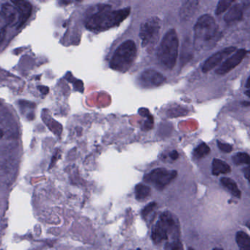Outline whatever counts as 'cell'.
Returning a JSON list of instances; mask_svg holds the SVG:
<instances>
[{
	"mask_svg": "<svg viewBox=\"0 0 250 250\" xmlns=\"http://www.w3.org/2000/svg\"><path fill=\"white\" fill-rule=\"evenodd\" d=\"M131 8L112 10L110 6L104 5L99 11L89 16L85 20V27L93 33H100L120 25L126 20Z\"/></svg>",
	"mask_w": 250,
	"mask_h": 250,
	"instance_id": "1",
	"label": "cell"
},
{
	"mask_svg": "<svg viewBox=\"0 0 250 250\" xmlns=\"http://www.w3.org/2000/svg\"><path fill=\"white\" fill-rule=\"evenodd\" d=\"M219 27L210 14H204L197 20L194 27V46L199 52L213 49L221 39Z\"/></svg>",
	"mask_w": 250,
	"mask_h": 250,
	"instance_id": "2",
	"label": "cell"
},
{
	"mask_svg": "<svg viewBox=\"0 0 250 250\" xmlns=\"http://www.w3.org/2000/svg\"><path fill=\"white\" fill-rule=\"evenodd\" d=\"M179 41L175 29H171L164 36L158 47V61L162 66L171 70L175 67L178 56Z\"/></svg>",
	"mask_w": 250,
	"mask_h": 250,
	"instance_id": "3",
	"label": "cell"
},
{
	"mask_svg": "<svg viewBox=\"0 0 250 250\" xmlns=\"http://www.w3.org/2000/svg\"><path fill=\"white\" fill-rule=\"evenodd\" d=\"M135 42L125 41L116 49L110 61V68L118 72H126L132 66L137 58Z\"/></svg>",
	"mask_w": 250,
	"mask_h": 250,
	"instance_id": "4",
	"label": "cell"
},
{
	"mask_svg": "<svg viewBox=\"0 0 250 250\" xmlns=\"http://www.w3.org/2000/svg\"><path fill=\"white\" fill-rule=\"evenodd\" d=\"M179 234V227L175 216L169 212H165L161 216L152 229L151 237L156 244L167 240L172 235V241L177 239Z\"/></svg>",
	"mask_w": 250,
	"mask_h": 250,
	"instance_id": "5",
	"label": "cell"
},
{
	"mask_svg": "<svg viewBox=\"0 0 250 250\" xmlns=\"http://www.w3.org/2000/svg\"><path fill=\"white\" fill-rule=\"evenodd\" d=\"M161 27L160 19L156 17H150L142 23L139 36L141 39L143 47L153 46L157 42Z\"/></svg>",
	"mask_w": 250,
	"mask_h": 250,
	"instance_id": "6",
	"label": "cell"
},
{
	"mask_svg": "<svg viewBox=\"0 0 250 250\" xmlns=\"http://www.w3.org/2000/svg\"><path fill=\"white\" fill-rule=\"evenodd\" d=\"M176 176V171L158 168L146 175L144 177V181L159 189H163L171 181H173Z\"/></svg>",
	"mask_w": 250,
	"mask_h": 250,
	"instance_id": "7",
	"label": "cell"
},
{
	"mask_svg": "<svg viewBox=\"0 0 250 250\" xmlns=\"http://www.w3.org/2000/svg\"><path fill=\"white\" fill-rule=\"evenodd\" d=\"M236 51V47L235 46H229V47L225 48L222 50L219 51L216 53L213 54V55L208 58L206 62L203 64L202 67V71L205 74L210 72V71L219 66L221 62L225 59H227L229 55Z\"/></svg>",
	"mask_w": 250,
	"mask_h": 250,
	"instance_id": "8",
	"label": "cell"
},
{
	"mask_svg": "<svg viewBox=\"0 0 250 250\" xmlns=\"http://www.w3.org/2000/svg\"><path fill=\"white\" fill-rule=\"evenodd\" d=\"M165 80L166 78L163 74L153 69L146 70L139 77L140 84L147 88L159 87L165 83Z\"/></svg>",
	"mask_w": 250,
	"mask_h": 250,
	"instance_id": "9",
	"label": "cell"
},
{
	"mask_svg": "<svg viewBox=\"0 0 250 250\" xmlns=\"http://www.w3.org/2000/svg\"><path fill=\"white\" fill-rule=\"evenodd\" d=\"M247 53H248V51L246 49H238L235 53L226 59V61L216 70V74L219 75H225V74H228L229 71L236 68L242 62Z\"/></svg>",
	"mask_w": 250,
	"mask_h": 250,
	"instance_id": "10",
	"label": "cell"
},
{
	"mask_svg": "<svg viewBox=\"0 0 250 250\" xmlns=\"http://www.w3.org/2000/svg\"><path fill=\"white\" fill-rule=\"evenodd\" d=\"M12 3L14 4V6L17 8L19 15H20L18 28H20L27 22V20L31 16L33 6H32V4L30 2L24 1V0L14 1Z\"/></svg>",
	"mask_w": 250,
	"mask_h": 250,
	"instance_id": "11",
	"label": "cell"
},
{
	"mask_svg": "<svg viewBox=\"0 0 250 250\" xmlns=\"http://www.w3.org/2000/svg\"><path fill=\"white\" fill-rule=\"evenodd\" d=\"M0 12L2 14L3 18L5 19L8 26L14 27V26L18 25L19 21H20V15H19L17 8L12 4L8 3V2L3 4Z\"/></svg>",
	"mask_w": 250,
	"mask_h": 250,
	"instance_id": "12",
	"label": "cell"
},
{
	"mask_svg": "<svg viewBox=\"0 0 250 250\" xmlns=\"http://www.w3.org/2000/svg\"><path fill=\"white\" fill-rule=\"evenodd\" d=\"M199 2L197 1H186L181 5L180 10V17L181 21H188L192 18L194 14H195L196 10L198 7Z\"/></svg>",
	"mask_w": 250,
	"mask_h": 250,
	"instance_id": "13",
	"label": "cell"
},
{
	"mask_svg": "<svg viewBox=\"0 0 250 250\" xmlns=\"http://www.w3.org/2000/svg\"><path fill=\"white\" fill-rule=\"evenodd\" d=\"M243 19V11L241 5H233L228 10L227 14L224 17V20L225 22L228 24L231 23L237 22V21H241Z\"/></svg>",
	"mask_w": 250,
	"mask_h": 250,
	"instance_id": "14",
	"label": "cell"
},
{
	"mask_svg": "<svg viewBox=\"0 0 250 250\" xmlns=\"http://www.w3.org/2000/svg\"><path fill=\"white\" fill-rule=\"evenodd\" d=\"M230 171V167L226 162L220 160V159H213V162H212V173L213 175L228 174Z\"/></svg>",
	"mask_w": 250,
	"mask_h": 250,
	"instance_id": "15",
	"label": "cell"
},
{
	"mask_svg": "<svg viewBox=\"0 0 250 250\" xmlns=\"http://www.w3.org/2000/svg\"><path fill=\"white\" fill-rule=\"evenodd\" d=\"M221 183L225 188H226L232 195L235 197H241V191L238 189L236 184L233 180L229 178H222L221 179Z\"/></svg>",
	"mask_w": 250,
	"mask_h": 250,
	"instance_id": "16",
	"label": "cell"
},
{
	"mask_svg": "<svg viewBox=\"0 0 250 250\" xmlns=\"http://www.w3.org/2000/svg\"><path fill=\"white\" fill-rule=\"evenodd\" d=\"M236 242L240 250H250V238L243 231L237 232Z\"/></svg>",
	"mask_w": 250,
	"mask_h": 250,
	"instance_id": "17",
	"label": "cell"
},
{
	"mask_svg": "<svg viewBox=\"0 0 250 250\" xmlns=\"http://www.w3.org/2000/svg\"><path fill=\"white\" fill-rule=\"evenodd\" d=\"M150 188L148 186L143 184H137L135 187V194L137 200H144L150 194Z\"/></svg>",
	"mask_w": 250,
	"mask_h": 250,
	"instance_id": "18",
	"label": "cell"
},
{
	"mask_svg": "<svg viewBox=\"0 0 250 250\" xmlns=\"http://www.w3.org/2000/svg\"><path fill=\"white\" fill-rule=\"evenodd\" d=\"M210 152V147L208 146L207 144L203 143L196 147L195 150H194V156L197 159H202L208 155Z\"/></svg>",
	"mask_w": 250,
	"mask_h": 250,
	"instance_id": "19",
	"label": "cell"
},
{
	"mask_svg": "<svg viewBox=\"0 0 250 250\" xmlns=\"http://www.w3.org/2000/svg\"><path fill=\"white\" fill-rule=\"evenodd\" d=\"M234 164L236 165H248L250 162V156L246 153H238L232 158Z\"/></svg>",
	"mask_w": 250,
	"mask_h": 250,
	"instance_id": "20",
	"label": "cell"
},
{
	"mask_svg": "<svg viewBox=\"0 0 250 250\" xmlns=\"http://www.w3.org/2000/svg\"><path fill=\"white\" fill-rule=\"evenodd\" d=\"M232 2H233V1H228V0H222V1H219L216 8V15H221V14L225 13L227 10L229 9Z\"/></svg>",
	"mask_w": 250,
	"mask_h": 250,
	"instance_id": "21",
	"label": "cell"
},
{
	"mask_svg": "<svg viewBox=\"0 0 250 250\" xmlns=\"http://www.w3.org/2000/svg\"><path fill=\"white\" fill-rule=\"evenodd\" d=\"M7 27L8 24L5 21V19L2 17V14L0 12V44L5 40L6 36Z\"/></svg>",
	"mask_w": 250,
	"mask_h": 250,
	"instance_id": "22",
	"label": "cell"
},
{
	"mask_svg": "<svg viewBox=\"0 0 250 250\" xmlns=\"http://www.w3.org/2000/svg\"><path fill=\"white\" fill-rule=\"evenodd\" d=\"M167 250H183L182 245L178 240H175L167 244Z\"/></svg>",
	"mask_w": 250,
	"mask_h": 250,
	"instance_id": "23",
	"label": "cell"
},
{
	"mask_svg": "<svg viewBox=\"0 0 250 250\" xmlns=\"http://www.w3.org/2000/svg\"><path fill=\"white\" fill-rule=\"evenodd\" d=\"M156 203H151L150 204L147 205V206L144 208L143 209V212H142V214H143V217L146 218L153 210H154L155 208H156Z\"/></svg>",
	"mask_w": 250,
	"mask_h": 250,
	"instance_id": "24",
	"label": "cell"
},
{
	"mask_svg": "<svg viewBox=\"0 0 250 250\" xmlns=\"http://www.w3.org/2000/svg\"><path fill=\"white\" fill-rule=\"evenodd\" d=\"M217 146L218 147H219V150H222V152H225V153H230L232 150V146H230L229 144H228V143H222L221 141L217 142Z\"/></svg>",
	"mask_w": 250,
	"mask_h": 250,
	"instance_id": "25",
	"label": "cell"
},
{
	"mask_svg": "<svg viewBox=\"0 0 250 250\" xmlns=\"http://www.w3.org/2000/svg\"><path fill=\"white\" fill-rule=\"evenodd\" d=\"M153 126V118L152 115H150V117L147 118V120L145 121L144 124H143V128L146 131H147V130L151 129Z\"/></svg>",
	"mask_w": 250,
	"mask_h": 250,
	"instance_id": "26",
	"label": "cell"
},
{
	"mask_svg": "<svg viewBox=\"0 0 250 250\" xmlns=\"http://www.w3.org/2000/svg\"><path fill=\"white\" fill-rule=\"evenodd\" d=\"M169 156H170V158L172 160H176V159H178V157H179V154H178V153L176 150H173V151H172L169 153Z\"/></svg>",
	"mask_w": 250,
	"mask_h": 250,
	"instance_id": "27",
	"label": "cell"
},
{
	"mask_svg": "<svg viewBox=\"0 0 250 250\" xmlns=\"http://www.w3.org/2000/svg\"><path fill=\"white\" fill-rule=\"evenodd\" d=\"M39 90L42 92L43 94L46 95L48 93H49V87H43V86H39Z\"/></svg>",
	"mask_w": 250,
	"mask_h": 250,
	"instance_id": "28",
	"label": "cell"
},
{
	"mask_svg": "<svg viewBox=\"0 0 250 250\" xmlns=\"http://www.w3.org/2000/svg\"><path fill=\"white\" fill-rule=\"evenodd\" d=\"M250 77H248V79H247V84H246V87H247V90H249V89H250Z\"/></svg>",
	"mask_w": 250,
	"mask_h": 250,
	"instance_id": "29",
	"label": "cell"
},
{
	"mask_svg": "<svg viewBox=\"0 0 250 250\" xmlns=\"http://www.w3.org/2000/svg\"><path fill=\"white\" fill-rule=\"evenodd\" d=\"M4 136V132L3 131H2V129H0V140Z\"/></svg>",
	"mask_w": 250,
	"mask_h": 250,
	"instance_id": "30",
	"label": "cell"
},
{
	"mask_svg": "<svg viewBox=\"0 0 250 250\" xmlns=\"http://www.w3.org/2000/svg\"><path fill=\"white\" fill-rule=\"evenodd\" d=\"M213 250H222V249H220V248H214V249H213Z\"/></svg>",
	"mask_w": 250,
	"mask_h": 250,
	"instance_id": "31",
	"label": "cell"
},
{
	"mask_svg": "<svg viewBox=\"0 0 250 250\" xmlns=\"http://www.w3.org/2000/svg\"><path fill=\"white\" fill-rule=\"evenodd\" d=\"M194 250V249H192V248H189V250Z\"/></svg>",
	"mask_w": 250,
	"mask_h": 250,
	"instance_id": "32",
	"label": "cell"
},
{
	"mask_svg": "<svg viewBox=\"0 0 250 250\" xmlns=\"http://www.w3.org/2000/svg\"><path fill=\"white\" fill-rule=\"evenodd\" d=\"M140 250V249H138V250Z\"/></svg>",
	"mask_w": 250,
	"mask_h": 250,
	"instance_id": "33",
	"label": "cell"
}]
</instances>
